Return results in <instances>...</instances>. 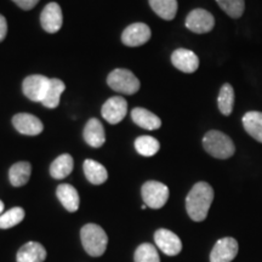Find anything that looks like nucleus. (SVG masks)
I'll return each instance as SVG.
<instances>
[{
	"label": "nucleus",
	"instance_id": "8",
	"mask_svg": "<svg viewBox=\"0 0 262 262\" xmlns=\"http://www.w3.org/2000/svg\"><path fill=\"white\" fill-rule=\"evenodd\" d=\"M127 113V103L125 98L120 96L111 97L102 106V117L103 119L110 124L120 123L125 118Z\"/></svg>",
	"mask_w": 262,
	"mask_h": 262
},
{
	"label": "nucleus",
	"instance_id": "7",
	"mask_svg": "<svg viewBox=\"0 0 262 262\" xmlns=\"http://www.w3.org/2000/svg\"><path fill=\"white\" fill-rule=\"evenodd\" d=\"M49 84H50V79L44 75H29L24 80L22 84V89H24V94L27 96L29 100L33 102H40L44 100L45 94H47Z\"/></svg>",
	"mask_w": 262,
	"mask_h": 262
},
{
	"label": "nucleus",
	"instance_id": "23",
	"mask_svg": "<svg viewBox=\"0 0 262 262\" xmlns=\"http://www.w3.org/2000/svg\"><path fill=\"white\" fill-rule=\"evenodd\" d=\"M74 166L73 158L71 155H61L54 160L50 166V173L54 179L62 180L67 178Z\"/></svg>",
	"mask_w": 262,
	"mask_h": 262
},
{
	"label": "nucleus",
	"instance_id": "9",
	"mask_svg": "<svg viewBox=\"0 0 262 262\" xmlns=\"http://www.w3.org/2000/svg\"><path fill=\"white\" fill-rule=\"evenodd\" d=\"M40 24L45 32L54 34L58 32L63 24V16H62L61 6L57 3H49L42 9L40 15Z\"/></svg>",
	"mask_w": 262,
	"mask_h": 262
},
{
	"label": "nucleus",
	"instance_id": "2",
	"mask_svg": "<svg viewBox=\"0 0 262 262\" xmlns=\"http://www.w3.org/2000/svg\"><path fill=\"white\" fill-rule=\"evenodd\" d=\"M203 147L211 157L228 159L234 155L235 147L229 136L217 130H210L203 137Z\"/></svg>",
	"mask_w": 262,
	"mask_h": 262
},
{
	"label": "nucleus",
	"instance_id": "27",
	"mask_svg": "<svg viewBox=\"0 0 262 262\" xmlns=\"http://www.w3.org/2000/svg\"><path fill=\"white\" fill-rule=\"evenodd\" d=\"M220 9L232 18H239L244 14L245 0H216Z\"/></svg>",
	"mask_w": 262,
	"mask_h": 262
},
{
	"label": "nucleus",
	"instance_id": "25",
	"mask_svg": "<svg viewBox=\"0 0 262 262\" xmlns=\"http://www.w3.org/2000/svg\"><path fill=\"white\" fill-rule=\"evenodd\" d=\"M217 106L224 116L228 117L234 107V90L231 84H224L221 86L217 97Z\"/></svg>",
	"mask_w": 262,
	"mask_h": 262
},
{
	"label": "nucleus",
	"instance_id": "10",
	"mask_svg": "<svg viewBox=\"0 0 262 262\" xmlns=\"http://www.w3.org/2000/svg\"><path fill=\"white\" fill-rule=\"evenodd\" d=\"M150 35H152V33H150L148 26L139 22V24L127 26L122 34V41L126 47L135 48L146 44L150 39Z\"/></svg>",
	"mask_w": 262,
	"mask_h": 262
},
{
	"label": "nucleus",
	"instance_id": "12",
	"mask_svg": "<svg viewBox=\"0 0 262 262\" xmlns=\"http://www.w3.org/2000/svg\"><path fill=\"white\" fill-rule=\"evenodd\" d=\"M238 254V242L234 238H222L216 242L210 254V262H231Z\"/></svg>",
	"mask_w": 262,
	"mask_h": 262
},
{
	"label": "nucleus",
	"instance_id": "29",
	"mask_svg": "<svg viewBox=\"0 0 262 262\" xmlns=\"http://www.w3.org/2000/svg\"><path fill=\"white\" fill-rule=\"evenodd\" d=\"M135 262H160L158 251L149 243L141 244L135 251Z\"/></svg>",
	"mask_w": 262,
	"mask_h": 262
},
{
	"label": "nucleus",
	"instance_id": "20",
	"mask_svg": "<svg viewBox=\"0 0 262 262\" xmlns=\"http://www.w3.org/2000/svg\"><path fill=\"white\" fill-rule=\"evenodd\" d=\"M242 123L249 135L257 142L262 143V112H256V111L247 112L244 114Z\"/></svg>",
	"mask_w": 262,
	"mask_h": 262
},
{
	"label": "nucleus",
	"instance_id": "11",
	"mask_svg": "<svg viewBox=\"0 0 262 262\" xmlns=\"http://www.w3.org/2000/svg\"><path fill=\"white\" fill-rule=\"evenodd\" d=\"M155 242L157 247L169 256H175L182 250L181 239L169 229H158L155 233Z\"/></svg>",
	"mask_w": 262,
	"mask_h": 262
},
{
	"label": "nucleus",
	"instance_id": "22",
	"mask_svg": "<svg viewBox=\"0 0 262 262\" xmlns=\"http://www.w3.org/2000/svg\"><path fill=\"white\" fill-rule=\"evenodd\" d=\"M150 8L160 18L171 21L178 12V0H148Z\"/></svg>",
	"mask_w": 262,
	"mask_h": 262
},
{
	"label": "nucleus",
	"instance_id": "3",
	"mask_svg": "<svg viewBox=\"0 0 262 262\" xmlns=\"http://www.w3.org/2000/svg\"><path fill=\"white\" fill-rule=\"evenodd\" d=\"M81 244L90 256L98 257L104 254L108 244V237L102 227L95 224L85 225L80 231Z\"/></svg>",
	"mask_w": 262,
	"mask_h": 262
},
{
	"label": "nucleus",
	"instance_id": "13",
	"mask_svg": "<svg viewBox=\"0 0 262 262\" xmlns=\"http://www.w3.org/2000/svg\"><path fill=\"white\" fill-rule=\"evenodd\" d=\"M12 124H14L15 129L22 135L35 136L41 134L44 130V125H42L40 119L29 113L16 114L12 118Z\"/></svg>",
	"mask_w": 262,
	"mask_h": 262
},
{
	"label": "nucleus",
	"instance_id": "15",
	"mask_svg": "<svg viewBox=\"0 0 262 262\" xmlns=\"http://www.w3.org/2000/svg\"><path fill=\"white\" fill-rule=\"evenodd\" d=\"M84 140L88 145L98 148L104 143L106 141V134H104V127L102 123L96 118H93L84 127Z\"/></svg>",
	"mask_w": 262,
	"mask_h": 262
},
{
	"label": "nucleus",
	"instance_id": "18",
	"mask_svg": "<svg viewBox=\"0 0 262 262\" xmlns=\"http://www.w3.org/2000/svg\"><path fill=\"white\" fill-rule=\"evenodd\" d=\"M47 258V250L38 242H28L17 253V262H42Z\"/></svg>",
	"mask_w": 262,
	"mask_h": 262
},
{
	"label": "nucleus",
	"instance_id": "6",
	"mask_svg": "<svg viewBox=\"0 0 262 262\" xmlns=\"http://www.w3.org/2000/svg\"><path fill=\"white\" fill-rule=\"evenodd\" d=\"M186 27L195 34H205L212 31L215 18L205 9H194L186 17Z\"/></svg>",
	"mask_w": 262,
	"mask_h": 262
},
{
	"label": "nucleus",
	"instance_id": "17",
	"mask_svg": "<svg viewBox=\"0 0 262 262\" xmlns=\"http://www.w3.org/2000/svg\"><path fill=\"white\" fill-rule=\"evenodd\" d=\"M131 119L136 125L146 130H157L162 126V120L159 117L149 112L148 110L141 107L134 108L133 112H131Z\"/></svg>",
	"mask_w": 262,
	"mask_h": 262
},
{
	"label": "nucleus",
	"instance_id": "16",
	"mask_svg": "<svg viewBox=\"0 0 262 262\" xmlns=\"http://www.w3.org/2000/svg\"><path fill=\"white\" fill-rule=\"evenodd\" d=\"M56 194L58 201L64 206L66 210L70 212H75L79 209L80 198L78 191L72 185L68 183H62L56 189Z\"/></svg>",
	"mask_w": 262,
	"mask_h": 262
},
{
	"label": "nucleus",
	"instance_id": "26",
	"mask_svg": "<svg viewBox=\"0 0 262 262\" xmlns=\"http://www.w3.org/2000/svg\"><path fill=\"white\" fill-rule=\"evenodd\" d=\"M160 145L158 140L152 136H140L135 141V149L143 157H152L158 153Z\"/></svg>",
	"mask_w": 262,
	"mask_h": 262
},
{
	"label": "nucleus",
	"instance_id": "31",
	"mask_svg": "<svg viewBox=\"0 0 262 262\" xmlns=\"http://www.w3.org/2000/svg\"><path fill=\"white\" fill-rule=\"evenodd\" d=\"M8 34V22L3 15H0V41H3Z\"/></svg>",
	"mask_w": 262,
	"mask_h": 262
},
{
	"label": "nucleus",
	"instance_id": "19",
	"mask_svg": "<svg viewBox=\"0 0 262 262\" xmlns=\"http://www.w3.org/2000/svg\"><path fill=\"white\" fill-rule=\"evenodd\" d=\"M83 169L88 181L93 183V185H102L103 182L107 181V169L104 168L102 164L96 162V160L86 159L84 162Z\"/></svg>",
	"mask_w": 262,
	"mask_h": 262
},
{
	"label": "nucleus",
	"instance_id": "32",
	"mask_svg": "<svg viewBox=\"0 0 262 262\" xmlns=\"http://www.w3.org/2000/svg\"><path fill=\"white\" fill-rule=\"evenodd\" d=\"M3 211H4V203L0 201V215L3 214Z\"/></svg>",
	"mask_w": 262,
	"mask_h": 262
},
{
	"label": "nucleus",
	"instance_id": "1",
	"mask_svg": "<svg viewBox=\"0 0 262 262\" xmlns=\"http://www.w3.org/2000/svg\"><path fill=\"white\" fill-rule=\"evenodd\" d=\"M214 201V189L209 183L198 182L186 198V210L193 221H204Z\"/></svg>",
	"mask_w": 262,
	"mask_h": 262
},
{
	"label": "nucleus",
	"instance_id": "5",
	"mask_svg": "<svg viewBox=\"0 0 262 262\" xmlns=\"http://www.w3.org/2000/svg\"><path fill=\"white\" fill-rule=\"evenodd\" d=\"M145 204L148 208L160 209L169 199V188L162 182L147 181L141 189Z\"/></svg>",
	"mask_w": 262,
	"mask_h": 262
},
{
	"label": "nucleus",
	"instance_id": "21",
	"mask_svg": "<svg viewBox=\"0 0 262 262\" xmlns=\"http://www.w3.org/2000/svg\"><path fill=\"white\" fill-rule=\"evenodd\" d=\"M32 165L28 162L16 163L9 170V180L12 186L21 187L28 182L31 178Z\"/></svg>",
	"mask_w": 262,
	"mask_h": 262
},
{
	"label": "nucleus",
	"instance_id": "14",
	"mask_svg": "<svg viewBox=\"0 0 262 262\" xmlns=\"http://www.w3.org/2000/svg\"><path fill=\"white\" fill-rule=\"evenodd\" d=\"M171 62L173 67L183 73H193L198 70L199 58L194 52L187 49H178L172 52Z\"/></svg>",
	"mask_w": 262,
	"mask_h": 262
},
{
	"label": "nucleus",
	"instance_id": "28",
	"mask_svg": "<svg viewBox=\"0 0 262 262\" xmlns=\"http://www.w3.org/2000/svg\"><path fill=\"white\" fill-rule=\"evenodd\" d=\"M25 219V210L22 208H16L10 209L9 211L3 212L0 215V228L2 229H8L14 227V226L18 225L19 222Z\"/></svg>",
	"mask_w": 262,
	"mask_h": 262
},
{
	"label": "nucleus",
	"instance_id": "24",
	"mask_svg": "<svg viewBox=\"0 0 262 262\" xmlns=\"http://www.w3.org/2000/svg\"><path fill=\"white\" fill-rule=\"evenodd\" d=\"M66 90V85L62 80L56 79H50V84H49L48 91L45 94L44 100L41 101V103L44 104L47 108H56L60 104V98L61 95L63 94Z\"/></svg>",
	"mask_w": 262,
	"mask_h": 262
},
{
	"label": "nucleus",
	"instance_id": "4",
	"mask_svg": "<svg viewBox=\"0 0 262 262\" xmlns=\"http://www.w3.org/2000/svg\"><path fill=\"white\" fill-rule=\"evenodd\" d=\"M107 84L111 89L120 94L134 95L140 90V80L135 74L123 68L111 72L107 78Z\"/></svg>",
	"mask_w": 262,
	"mask_h": 262
},
{
	"label": "nucleus",
	"instance_id": "30",
	"mask_svg": "<svg viewBox=\"0 0 262 262\" xmlns=\"http://www.w3.org/2000/svg\"><path fill=\"white\" fill-rule=\"evenodd\" d=\"M16 5L19 6L22 10H32L35 5L38 4L39 0H12Z\"/></svg>",
	"mask_w": 262,
	"mask_h": 262
}]
</instances>
